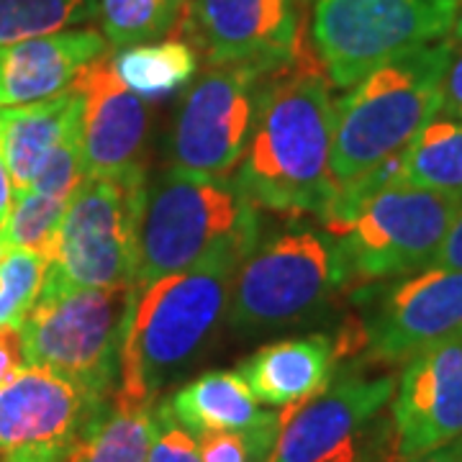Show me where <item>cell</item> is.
<instances>
[{
  "label": "cell",
  "instance_id": "cell-9",
  "mask_svg": "<svg viewBox=\"0 0 462 462\" xmlns=\"http://www.w3.org/2000/svg\"><path fill=\"white\" fill-rule=\"evenodd\" d=\"M147 180L85 178L57 231L44 281L62 288H134V247Z\"/></svg>",
  "mask_w": 462,
  "mask_h": 462
},
{
  "label": "cell",
  "instance_id": "cell-4",
  "mask_svg": "<svg viewBox=\"0 0 462 462\" xmlns=\"http://www.w3.org/2000/svg\"><path fill=\"white\" fill-rule=\"evenodd\" d=\"M455 39H439L375 67L334 103L331 178L355 180L393 157L442 111Z\"/></svg>",
  "mask_w": 462,
  "mask_h": 462
},
{
  "label": "cell",
  "instance_id": "cell-12",
  "mask_svg": "<svg viewBox=\"0 0 462 462\" xmlns=\"http://www.w3.org/2000/svg\"><path fill=\"white\" fill-rule=\"evenodd\" d=\"M393 375L331 380L314 398L281 409V434L267 462H363Z\"/></svg>",
  "mask_w": 462,
  "mask_h": 462
},
{
  "label": "cell",
  "instance_id": "cell-2",
  "mask_svg": "<svg viewBox=\"0 0 462 462\" xmlns=\"http://www.w3.org/2000/svg\"><path fill=\"white\" fill-rule=\"evenodd\" d=\"M257 206L234 178L165 167L142 190L134 291L142 293L160 278L199 267L218 254L247 257L257 247Z\"/></svg>",
  "mask_w": 462,
  "mask_h": 462
},
{
  "label": "cell",
  "instance_id": "cell-17",
  "mask_svg": "<svg viewBox=\"0 0 462 462\" xmlns=\"http://www.w3.org/2000/svg\"><path fill=\"white\" fill-rule=\"evenodd\" d=\"M106 51V36L93 29L47 33L0 47V108L65 93L80 69Z\"/></svg>",
  "mask_w": 462,
  "mask_h": 462
},
{
  "label": "cell",
  "instance_id": "cell-39",
  "mask_svg": "<svg viewBox=\"0 0 462 462\" xmlns=\"http://www.w3.org/2000/svg\"><path fill=\"white\" fill-rule=\"evenodd\" d=\"M298 5H303V3H309V0H296Z\"/></svg>",
  "mask_w": 462,
  "mask_h": 462
},
{
  "label": "cell",
  "instance_id": "cell-16",
  "mask_svg": "<svg viewBox=\"0 0 462 462\" xmlns=\"http://www.w3.org/2000/svg\"><path fill=\"white\" fill-rule=\"evenodd\" d=\"M103 401L50 367L29 365L0 385V452L72 442Z\"/></svg>",
  "mask_w": 462,
  "mask_h": 462
},
{
  "label": "cell",
  "instance_id": "cell-21",
  "mask_svg": "<svg viewBox=\"0 0 462 462\" xmlns=\"http://www.w3.org/2000/svg\"><path fill=\"white\" fill-rule=\"evenodd\" d=\"M157 403L111 393L75 439L67 462H147Z\"/></svg>",
  "mask_w": 462,
  "mask_h": 462
},
{
  "label": "cell",
  "instance_id": "cell-27",
  "mask_svg": "<svg viewBox=\"0 0 462 462\" xmlns=\"http://www.w3.org/2000/svg\"><path fill=\"white\" fill-rule=\"evenodd\" d=\"M50 260L32 249H5L0 260V327H18L44 285Z\"/></svg>",
  "mask_w": 462,
  "mask_h": 462
},
{
  "label": "cell",
  "instance_id": "cell-24",
  "mask_svg": "<svg viewBox=\"0 0 462 462\" xmlns=\"http://www.w3.org/2000/svg\"><path fill=\"white\" fill-rule=\"evenodd\" d=\"M188 0H98V16L108 47L157 42L178 32Z\"/></svg>",
  "mask_w": 462,
  "mask_h": 462
},
{
  "label": "cell",
  "instance_id": "cell-15",
  "mask_svg": "<svg viewBox=\"0 0 462 462\" xmlns=\"http://www.w3.org/2000/svg\"><path fill=\"white\" fill-rule=\"evenodd\" d=\"M462 437V339L413 355L391 398V462L421 457Z\"/></svg>",
  "mask_w": 462,
  "mask_h": 462
},
{
  "label": "cell",
  "instance_id": "cell-10",
  "mask_svg": "<svg viewBox=\"0 0 462 462\" xmlns=\"http://www.w3.org/2000/svg\"><path fill=\"white\" fill-rule=\"evenodd\" d=\"M267 72L254 65L208 67L175 108L165 139L167 162L208 178H231L247 152Z\"/></svg>",
  "mask_w": 462,
  "mask_h": 462
},
{
  "label": "cell",
  "instance_id": "cell-3",
  "mask_svg": "<svg viewBox=\"0 0 462 462\" xmlns=\"http://www.w3.org/2000/svg\"><path fill=\"white\" fill-rule=\"evenodd\" d=\"M242 260L231 252L218 254L136 293L121 342L116 393L157 401L165 385L199 363L226 319L231 281Z\"/></svg>",
  "mask_w": 462,
  "mask_h": 462
},
{
  "label": "cell",
  "instance_id": "cell-22",
  "mask_svg": "<svg viewBox=\"0 0 462 462\" xmlns=\"http://www.w3.org/2000/svg\"><path fill=\"white\" fill-rule=\"evenodd\" d=\"M116 75L139 98H167L178 88L193 80L199 69V51L185 39L144 42L121 47L111 57Z\"/></svg>",
  "mask_w": 462,
  "mask_h": 462
},
{
  "label": "cell",
  "instance_id": "cell-35",
  "mask_svg": "<svg viewBox=\"0 0 462 462\" xmlns=\"http://www.w3.org/2000/svg\"><path fill=\"white\" fill-rule=\"evenodd\" d=\"M406 462H462V437L455 439V442H449V445L431 449V452L421 455V457H413V460Z\"/></svg>",
  "mask_w": 462,
  "mask_h": 462
},
{
  "label": "cell",
  "instance_id": "cell-20",
  "mask_svg": "<svg viewBox=\"0 0 462 462\" xmlns=\"http://www.w3.org/2000/svg\"><path fill=\"white\" fill-rule=\"evenodd\" d=\"M172 419L193 437L211 431H252L281 424V409L264 411L236 370L203 373L165 398Z\"/></svg>",
  "mask_w": 462,
  "mask_h": 462
},
{
  "label": "cell",
  "instance_id": "cell-8",
  "mask_svg": "<svg viewBox=\"0 0 462 462\" xmlns=\"http://www.w3.org/2000/svg\"><path fill=\"white\" fill-rule=\"evenodd\" d=\"M457 0H316L311 44L329 83L349 90L375 67L452 32Z\"/></svg>",
  "mask_w": 462,
  "mask_h": 462
},
{
  "label": "cell",
  "instance_id": "cell-37",
  "mask_svg": "<svg viewBox=\"0 0 462 462\" xmlns=\"http://www.w3.org/2000/svg\"><path fill=\"white\" fill-rule=\"evenodd\" d=\"M452 33H455V42H462V0H457V14H455Z\"/></svg>",
  "mask_w": 462,
  "mask_h": 462
},
{
  "label": "cell",
  "instance_id": "cell-30",
  "mask_svg": "<svg viewBox=\"0 0 462 462\" xmlns=\"http://www.w3.org/2000/svg\"><path fill=\"white\" fill-rule=\"evenodd\" d=\"M147 462H203L196 437L172 419L165 401L157 403V431Z\"/></svg>",
  "mask_w": 462,
  "mask_h": 462
},
{
  "label": "cell",
  "instance_id": "cell-26",
  "mask_svg": "<svg viewBox=\"0 0 462 462\" xmlns=\"http://www.w3.org/2000/svg\"><path fill=\"white\" fill-rule=\"evenodd\" d=\"M69 199L26 193L14 200V208L3 221L0 239L5 249H32L42 257L54 260L57 252V231L62 224Z\"/></svg>",
  "mask_w": 462,
  "mask_h": 462
},
{
  "label": "cell",
  "instance_id": "cell-32",
  "mask_svg": "<svg viewBox=\"0 0 462 462\" xmlns=\"http://www.w3.org/2000/svg\"><path fill=\"white\" fill-rule=\"evenodd\" d=\"M442 111L449 118L462 121V50L455 47L442 85Z\"/></svg>",
  "mask_w": 462,
  "mask_h": 462
},
{
  "label": "cell",
  "instance_id": "cell-31",
  "mask_svg": "<svg viewBox=\"0 0 462 462\" xmlns=\"http://www.w3.org/2000/svg\"><path fill=\"white\" fill-rule=\"evenodd\" d=\"M26 367H29V357L23 349L21 329L14 324H3L0 327V385L16 378Z\"/></svg>",
  "mask_w": 462,
  "mask_h": 462
},
{
  "label": "cell",
  "instance_id": "cell-13",
  "mask_svg": "<svg viewBox=\"0 0 462 462\" xmlns=\"http://www.w3.org/2000/svg\"><path fill=\"white\" fill-rule=\"evenodd\" d=\"M178 36L208 67H281L303 36L296 0H188Z\"/></svg>",
  "mask_w": 462,
  "mask_h": 462
},
{
  "label": "cell",
  "instance_id": "cell-29",
  "mask_svg": "<svg viewBox=\"0 0 462 462\" xmlns=\"http://www.w3.org/2000/svg\"><path fill=\"white\" fill-rule=\"evenodd\" d=\"M281 434V424L252 431H211L196 437L203 462H267Z\"/></svg>",
  "mask_w": 462,
  "mask_h": 462
},
{
  "label": "cell",
  "instance_id": "cell-38",
  "mask_svg": "<svg viewBox=\"0 0 462 462\" xmlns=\"http://www.w3.org/2000/svg\"><path fill=\"white\" fill-rule=\"evenodd\" d=\"M3 254H5V245H3V239H0V260H3Z\"/></svg>",
  "mask_w": 462,
  "mask_h": 462
},
{
  "label": "cell",
  "instance_id": "cell-14",
  "mask_svg": "<svg viewBox=\"0 0 462 462\" xmlns=\"http://www.w3.org/2000/svg\"><path fill=\"white\" fill-rule=\"evenodd\" d=\"M83 98L85 178L147 180L149 108L116 75L111 54L93 60L69 85Z\"/></svg>",
  "mask_w": 462,
  "mask_h": 462
},
{
  "label": "cell",
  "instance_id": "cell-25",
  "mask_svg": "<svg viewBox=\"0 0 462 462\" xmlns=\"http://www.w3.org/2000/svg\"><path fill=\"white\" fill-rule=\"evenodd\" d=\"M98 16V0H0V47Z\"/></svg>",
  "mask_w": 462,
  "mask_h": 462
},
{
  "label": "cell",
  "instance_id": "cell-28",
  "mask_svg": "<svg viewBox=\"0 0 462 462\" xmlns=\"http://www.w3.org/2000/svg\"><path fill=\"white\" fill-rule=\"evenodd\" d=\"M85 180L83 142H80V118L69 126L62 142L54 147L50 160L39 170L29 193L54 196V199H72V193Z\"/></svg>",
  "mask_w": 462,
  "mask_h": 462
},
{
  "label": "cell",
  "instance_id": "cell-5",
  "mask_svg": "<svg viewBox=\"0 0 462 462\" xmlns=\"http://www.w3.org/2000/svg\"><path fill=\"white\" fill-rule=\"evenodd\" d=\"M136 291L62 288L47 282L18 324L29 365L75 380L90 396L108 398L118 385L121 342Z\"/></svg>",
  "mask_w": 462,
  "mask_h": 462
},
{
  "label": "cell",
  "instance_id": "cell-1",
  "mask_svg": "<svg viewBox=\"0 0 462 462\" xmlns=\"http://www.w3.org/2000/svg\"><path fill=\"white\" fill-rule=\"evenodd\" d=\"M331 142L329 75L303 33L293 54L264 75L254 129L234 180L267 211L324 216L337 193Z\"/></svg>",
  "mask_w": 462,
  "mask_h": 462
},
{
  "label": "cell",
  "instance_id": "cell-6",
  "mask_svg": "<svg viewBox=\"0 0 462 462\" xmlns=\"http://www.w3.org/2000/svg\"><path fill=\"white\" fill-rule=\"evenodd\" d=\"M462 196L396 185L383 190L349 221L324 226L331 236L345 288L406 278L434 263Z\"/></svg>",
  "mask_w": 462,
  "mask_h": 462
},
{
  "label": "cell",
  "instance_id": "cell-19",
  "mask_svg": "<svg viewBox=\"0 0 462 462\" xmlns=\"http://www.w3.org/2000/svg\"><path fill=\"white\" fill-rule=\"evenodd\" d=\"M80 111L83 98L75 90L26 106L0 108V157L14 182V200L32 190L39 170L80 118Z\"/></svg>",
  "mask_w": 462,
  "mask_h": 462
},
{
  "label": "cell",
  "instance_id": "cell-34",
  "mask_svg": "<svg viewBox=\"0 0 462 462\" xmlns=\"http://www.w3.org/2000/svg\"><path fill=\"white\" fill-rule=\"evenodd\" d=\"M431 267H445V270H460L462 273V206L449 231H447L445 242H442V247L437 252Z\"/></svg>",
  "mask_w": 462,
  "mask_h": 462
},
{
  "label": "cell",
  "instance_id": "cell-7",
  "mask_svg": "<svg viewBox=\"0 0 462 462\" xmlns=\"http://www.w3.org/2000/svg\"><path fill=\"white\" fill-rule=\"evenodd\" d=\"M339 291H345V281L329 234L296 226L239 263L226 321L249 334L306 324L324 314Z\"/></svg>",
  "mask_w": 462,
  "mask_h": 462
},
{
  "label": "cell",
  "instance_id": "cell-23",
  "mask_svg": "<svg viewBox=\"0 0 462 462\" xmlns=\"http://www.w3.org/2000/svg\"><path fill=\"white\" fill-rule=\"evenodd\" d=\"M401 185L462 196V121L434 118L403 149Z\"/></svg>",
  "mask_w": 462,
  "mask_h": 462
},
{
  "label": "cell",
  "instance_id": "cell-11",
  "mask_svg": "<svg viewBox=\"0 0 462 462\" xmlns=\"http://www.w3.org/2000/svg\"><path fill=\"white\" fill-rule=\"evenodd\" d=\"M373 298L365 316L363 349L373 363H409L430 346L462 339V273L427 267L385 288H357Z\"/></svg>",
  "mask_w": 462,
  "mask_h": 462
},
{
  "label": "cell",
  "instance_id": "cell-36",
  "mask_svg": "<svg viewBox=\"0 0 462 462\" xmlns=\"http://www.w3.org/2000/svg\"><path fill=\"white\" fill-rule=\"evenodd\" d=\"M11 208H14V182L8 175V167L0 157V229H3V221L11 214Z\"/></svg>",
  "mask_w": 462,
  "mask_h": 462
},
{
  "label": "cell",
  "instance_id": "cell-18",
  "mask_svg": "<svg viewBox=\"0 0 462 462\" xmlns=\"http://www.w3.org/2000/svg\"><path fill=\"white\" fill-rule=\"evenodd\" d=\"M337 360V345L327 334H309L260 346L236 373L260 403L288 409L321 393L334 380Z\"/></svg>",
  "mask_w": 462,
  "mask_h": 462
},
{
  "label": "cell",
  "instance_id": "cell-33",
  "mask_svg": "<svg viewBox=\"0 0 462 462\" xmlns=\"http://www.w3.org/2000/svg\"><path fill=\"white\" fill-rule=\"evenodd\" d=\"M72 442H50V445H26L8 449L3 462H67L72 452Z\"/></svg>",
  "mask_w": 462,
  "mask_h": 462
}]
</instances>
